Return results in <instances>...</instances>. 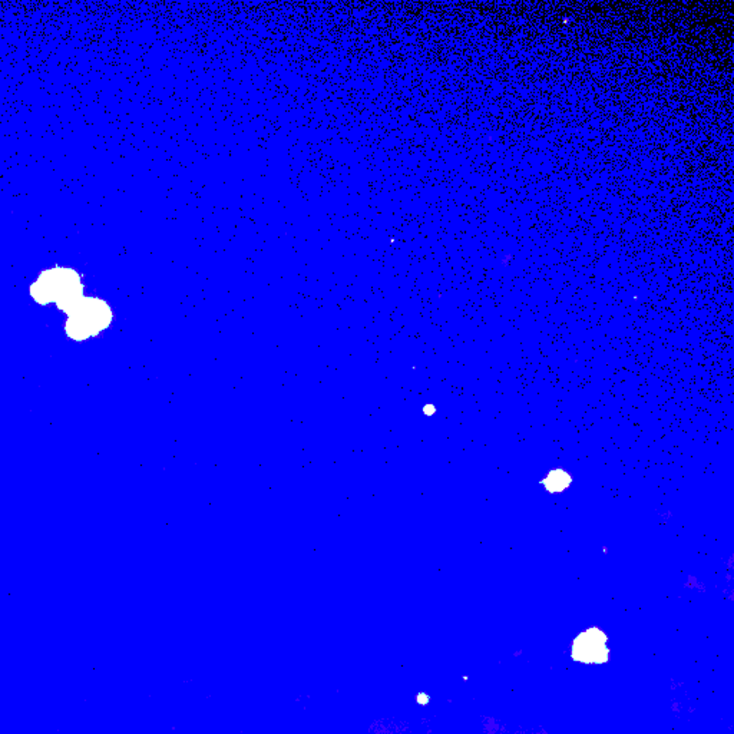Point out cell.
Wrapping results in <instances>:
<instances>
[{
  "label": "cell",
  "mask_w": 734,
  "mask_h": 734,
  "mask_svg": "<svg viewBox=\"0 0 734 734\" xmlns=\"http://www.w3.org/2000/svg\"><path fill=\"white\" fill-rule=\"evenodd\" d=\"M65 316L63 332L66 339L73 343L94 341L114 323L113 308L98 297H82V300Z\"/></svg>",
  "instance_id": "6da1fadb"
},
{
  "label": "cell",
  "mask_w": 734,
  "mask_h": 734,
  "mask_svg": "<svg viewBox=\"0 0 734 734\" xmlns=\"http://www.w3.org/2000/svg\"><path fill=\"white\" fill-rule=\"evenodd\" d=\"M30 297L40 306L55 304L58 310L68 315L84 297V286L80 277L73 270L55 268L40 274L30 287Z\"/></svg>",
  "instance_id": "7a4b0ae2"
},
{
  "label": "cell",
  "mask_w": 734,
  "mask_h": 734,
  "mask_svg": "<svg viewBox=\"0 0 734 734\" xmlns=\"http://www.w3.org/2000/svg\"><path fill=\"white\" fill-rule=\"evenodd\" d=\"M608 638L600 629H588L572 643V659L586 664H604L610 660Z\"/></svg>",
  "instance_id": "3957f363"
},
{
  "label": "cell",
  "mask_w": 734,
  "mask_h": 734,
  "mask_svg": "<svg viewBox=\"0 0 734 734\" xmlns=\"http://www.w3.org/2000/svg\"><path fill=\"white\" fill-rule=\"evenodd\" d=\"M571 477L565 470L555 469L548 474L543 484L548 493L557 494L565 491L571 485Z\"/></svg>",
  "instance_id": "277c9868"
},
{
  "label": "cell",
  "mask_w": 734,
  "mask_h": 734,
  "mask_svg": "<svg viewBox=\"0 0 734 734\" xmlns=\"http://www.w3.org/2000/svg\"><path fill=\"white\" fill-rule=\"evenodd\" d=\"M434 412H436V408H434V405L425 406L424 413L425 415H427V417H432V415H434Z\"/></svg>",
  "instance_id": "5b68a950"
}]
</instances>
